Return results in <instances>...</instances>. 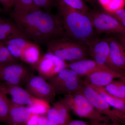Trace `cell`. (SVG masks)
Listing matches in <instances>:
<instances>
[{
  "label": "cell",
  "instance_id": "cell-34",
  "mask_svg": "<svg viewBox=\"0 0 125 125\" xmlns=\"http://www.w3.org/2000/svg\"><path fill=\"white\" fill-rule=\"evenodd\" d=\"M64 125H90L86 122L79 120H71Z\"/></svg>",
  "mask_w": 125,
  "mask_h": 125
},
{
  "label": "cell",
  "instance_id": "cell-15",
  "mask_svg": "<svg viewBox=\"0 0 125 125\" xmlns=\"http://www.w3.org/2000/svg\"><path fill=\"white\" fill-rule=\"evenodd\" d=\"M71 111L62 99L53 104L45 115L58 125H64L72 120Z\"/></svg>",
  "mask_w": 125,
  "mask_h": 125
},
{
  "label": "cell",
  "instance_id": "cell-13",
  "mask_svg": "<svg viewBox=\"0 0 125 125\" xmlns=\"http://www.w3.org/2000/svg\"><path fill=\"white\" fill-rule=\"evenodd\" d=\"M0 90L11 96V102L19 105H31L35 97L32 96L21 86L12 85L0 82Z\"/></svg>",
  "mask_w": 125,
  "mask_h": 125
},
{
  "label": "cell",
  "instance_id": "cell-33",
  "mask_svg": "<svg viewBox=\"0 0 125 125\" xmlns=\"http://www.w3.org/2000/svg\"><path fill=\"white\" fill-rule=\"evenodd\" d=\"M39 116L37 114H32L25 125H38V120Z\"/></svg>",
  "mask_w": 125,
  "mask_h": 125
},
{
  "label": "cell",
  "instance_id": "cell-11",
  "mask_svg": "<svg viewBox=\"0 0 125 125\" xmlns=\"http://www.w3.org/2000/svg\"><path fill=\"white\" fill-rule=\"evenodd\" d=\"M79 91L84 95L95 109L112 121V109L110 106L93 87L83 82Z\"/></svg>",
  "mask_w": 125,
  "mask_h": 125
},
{
  "label": "cell",
  "instance_id": "cell-35",
  "mask_svg": "<svg viewBox=\"0 0 125 125\" xmlns=\"http://www.w3.org/2000/svg\"><path fill=\"white\" fill-rule=\"evenodd\" d=\"M13 0H0V2L5 10H10L12 7Z\"/></svg>",
  "mask_w": 125,
  "mask_h": 125
},
{
  "label": "cell",
  "instance_id": "cell-37",
  "mask_svg": "<svg viewBox=\"0 0 125 125\" xmlns=\"http://www.w3.org/2000/svg\"><path fill=\"white\" fill-rule=\"evenodd\" d=\"M117 40L125 50V34L117 35Z\"/></svg>",
  "mask_w": 125,
  "mask_h": 125
},
{
  "label": "cell",
  "instance_id": "cell-16",
  "mask_svg": "<svg viewBox=\"0 0 125 125\" xmlns=\"http://www.w3.org/2000/svg\"><path fill=\"white\" fill-rule=\"evenodd\" d=\"M32 114L27 106L16 104L11 101L6 125H25Z\"/></svg>",
  "mask_w": 125,
  "mask_h": 125
},
{
  "label": "cell",
  "instance_id": "cell-25",
  "mask_svg": "<svg viewBox=\"0 0 125 125\" xmlns=\"http://www.w3.org/2000/svg\"><path fill=\"white\" fill-rule=\"evenodd\" d=\"M10 103L7 94L0 90V122L6 124Z\"/></svg>",
  "mask_w": 125,
  "mask_h": 125
},
{
  "label": "cell",
  "instance_id": "cell-18",
  "mask_svg": "<svg viewBox=\"0 0 125 125\" xmlns=\"http://www.w3.org/2000/svg\"><path fill=\"white\" fill-rule=\"evenodd\" d=\"M42 56L38 45L29 41L23 49L19 59L35 67Z\"/></svg>",
  "mask_w": 125,
  "mask_h": 125
},
{
  "label": "cell",
  "instance_id": "cell-19",
  "mask_svg": "<svg viewBox=\"0 0 125 125\" xmlns=\"http://www.w3.org/2000/svg\"><path fill=\"white\" fill-rule=\"evenodd\" d=\"M15 38L27 39L15 23L0 19V42Z\"/></svg>",
  "mask_w": 125,
  "mask_h": 125
},
{
  "label": "cell",
  "instance_id": "cell-36",
  "mask_svg": "<svg viewBox=\"0 0 125 125\" xmlns=\"http://www.w3.org/2000/svg\"><path fill=\"white\" fill-rule=\"evenodd\" d=\"M90 125H121L120 123L116 121L112 122V123L111 124H108L106 122H102L90 120Z\"/></svg>",
  "mask_w": 125,
  "mask_h": 125
},
{
  "label": "cell",
  "instance_id": "cell-20",
  "mask_svg": "<svg viewBox=\"0 0 125 125\" xmlns=\"http://www.w3.org/2000/svg\"><path fill=\"white\" fill-rule=\"evenodd\" d=\"M29 41L25 38H15L3 42L11 55L19 60L23 49Z\"/></svg>",
  "mask_w": 125,
  "mask_h": 125
},
{
  "label": "cell",
  "instance_id": "cell-21",
  "mask_svg": "<svg viewBox=\"0 0 125 125\" xmlns=\"http://www.w3.org/2000/svg\"><path fill=\"white\" fill-rule=\"evenodd\" d=\"M123 78L113 80L104 88L108 93L125 102V82Z\"/></svg>",
  "mask_w": 125,
  "mask_h": 125
},
{
  "label": "cell",
  "instance_id": "cell-30",
  "mask_svg": "<svg viewBox=\"0 0 125 125\" xmlns=\"http://www.w3.org/2000/svg\"><path fill=\"white\" fill-rule=\"evenodd\" d=\"M34 4L41 9L43 8L47 11H49L53 4L54 0H33Z\"/></svg>",
  "mask_w": 125,
  "mask_h": 125
},
{
  "label": "cell",
  "instance_id": "cell-9",
  "mask_svg": "<svg viewBox=\"0 0 125 125\" xmlns=\"http://www.w3.org/2000/svg\"><path fill=\"white\" fill-rule=\"evenodd\" d=\"M25 89L32 96L52 103L56 94L51 84L40 76H33L27 81Z\"/></svg>",
  "mask_w": 125,
  "mask_h": 125
},
{
  "label": "cell",
  "instance_id": "cell-3",
  "mask_svg": "<svg viewBox=\"0 0 125 125\" xmlns=\"http://www.w3.org/2000/svg\"><path fill=\"white\" fill-rule=\"evenodd\" d=\"M47 47L48 51L66 62L87 59L89 56L87 46L66 37L51 40Z\"/></svg>",
  "mask_w": 125,
  "mask_h": 125
},
{
  "label": "cell",
  "instance_id": "cell-5",
  "mask_svg": "<svg viewBox=\"0 0 125 125\" xmlns=\"http://www.w3.org/2000/svg\"><path fill=\"white\" fill-rule=\"evenodd\" d=\"M81 77L70 68L62 70L47 79L56 94H73L80 90L83 81Z\"/></svg>",
  "mask_w": 125,
  "mask_h": 125
},
{
  "label": "cell",
  "instance_id": "cell-7",
  "mask_svg": "<svg viewBox=\"0 0 125 125\" xmlns=\"http://www.w3.org/2000/svg\"><path fill=\"white\" fill-rule=\"evenodd\" d=\"M39 76L47 80L67 67V63L48 51L42 56L35 67Z\"/></svg>",
  "mask_w": 125,
  "mask_h": 125
},
{
  "label": "cell",
  "instance_id": "cell-23",
  "mask_svg": "<svg viewBox=\"0 0 125 125\" xmlns=\"http://www.w3.org/2000/svg\"><path fill=\"white\" fill-rule=\"evenodd\" d=\"M32 114L39 115H45L51 108L49 102L35 98L31 105L27 106Z\"/></svg>",
  "mask_w": 125,
  "mask_h": 125
},
{
  "label": "cell",
  "instance_id": "cell-2",
  "mask_svg": "<svg viewBox=\"0 0 125 125\" xmlns=\"http://www.w3.org/2000/svg\"><path fill=\"white\" fill-rule=\"evenodd\" d=\"M58 9L62 17L65 35L87 46L94 38L95 31L88 13L70 7L61 0Z\"/></svg>",
  "mask_w": 125,
  "mask_h": 125
},
{
  "label": "cell",
  "instance_id": "cell-31",
  "mask_svg": "<svg viewBox=\"0 0 125 125\" xmlns=\"http://www.w3.org/2000/svg\"><path fill=\"white\" fill-rule=\"evenodd\" d=\"M105 12L112 16L119 21L125 20V9H121L114 12H106L105 11Z\"/></svg>",
  "mask_w": 125,
  "mask_h": 125
},
{
  "label": "cell",
  "instance_id": "cell-22",
  "mask_svg": "<svg viewBox=\"0 0 125 125\" xmlns=\"http://www.w3.org/2000/svg\"><path fill=\"white\" fill-rule=\"evenodd\" d=\"M91 86L98 92L110 106L112 107L114 109L118 110H123L125 109V102L108 93L105 90L104 87Z\"/></svg>",
  "mask_w": 125,
  "mask_h": 125
},
{
  "label": "cell",
  "instance_id": "cell-40",
  "mask_svg": "<svg viewBox=\"0 0 125 125\" xmlns=\"http://www.w3.org/2000/svg\"><path fill=\"white\" fill-rule=\"evenodd\" d=\"M123 80H124V81H125V77H123Z\"/></svg>",
  "mask_w": 125,
  "mask_h": 125
},
{
  "label": "cell",
  "instance_id": "cell-39",
  "mask_svg": "<svg viewBox=\"0 0 125 125\" xmlns=\"http://www.w3.org/2000/svg\"><path fill=\"white\" fill-rule=\"evenodd\" d=\"M119 22L123 25V27H125V20L120 21H119Z\"/></svg>",
  "mask_w": 125,
  "mask_h": 125
},
{
  "label": "cell",
  "instance_id": "cell-10",
  "mask_svg": "<svg viewBox=\"0 0 125 125\" xmlns=\"http://www.w3.org/2000/svg\"><path fill=\"white\" fill-rule=\"evenodd\" d=\"M87 47L89 55L93 60L115 71L110 61V47L106 39H94L87 44Z\"/></svg>",
  "mask_w": 125,
  "mask_h": 125
},
{
  "label": "cell",
  "instance_id": "cell-14",
  "mask_svg": "<svg viewBox=\"0 0 125 125\" xmlns=\"http://www.w3.org/2000/svg\"><path fill=\"white\" fill-rule=\"evenodd\" d=\"M110 47V59L115 71L125 75V50L118 40L106 39Z\"/></svg>",
  "mask_w": 125,
  "mask_h": 125
},
{
  "label": "cell",
  "instance_id": "cell-12",
  "mask_svg": "<svg viewBox=\"0 0 125 125\" xmlns=\"http://www.w3.org/2000/svg\"><path fill=\"white\" fill-rule=\"evenodd\" d=\"M125 75L110 69L97 71L85 76L84 83L92 86L105 87L115 79H121Z\"/></svg>",
  "mask_w": 125,
  "mask_h": 125
},
{
  "label": "cell",
  "instance_id": "cell-38",
  "mask_svg": "<svg viewBox=\"0 0 125 125\" xmlns=\"http://www.w3.org/2000/svg\"><path fill=\"white\" fill-rule=\"evenodd\" d=\"M84 1L92 4H95L98 2L97 0H83Z\"/></svg>",
  "mask_w": 125,
  "mask_h": 125
},
{
  "label": "cell",
  "instance_id": "cell-27",
  "mask_svg": "<svg viewBox=\"0 0 125 125\" xmlns=\"http://www.w3.org/2000/svg\"><path fill=\"white\" fill-rule=\"evenodd\" d=\"M105 12H114L124 9L125 0H97Z\"/></svg>",
  "mask_w": 125,
  "mask_h": 125
},
{
  "label": "cell",
  "instance_id": "cell-24",
  "mask_svg": "<svg viewBox=\"0 0 125 125\" xmlns=\"http://www.w3.org/2000/svg\"><path fill=\"white\" fill-rule=\"evenodd\" d=\"M12 7L15 11L28 12L41 9L33 0H13Z\"/></svg>",
  "mask_w": 125,
  "mask_h": 125
},
{
  "label": "cell",
  "instance_id": "cell-29",
  "mask_svg": "<svg viewBox=\"0 0 125 125\" xmlns=\"http://www.w3.org/2000/svg\"><path fill=\"white\" fill-rule=\"evenodd\" d=\"M112 122L116 121L121 125H125V109L123 110L112 109Z\"/></svg>",
  "mask_w": 125,
  "mask_h": 125
},
{
  "label": "cell",
  "instance_id": "cell-6",
  "mask_svg": "<svg viewBox=\"0 0 125 125\" xmlns=\"http://www.w3.org/2000/svg\"><path fill=\"white\" fill-rule=\"evenodd\" d=\"M94 30L99 33L125 34V28L115 18L106 12H89Z\"/></svg>",
  "mask_w": 125,
  "mask_h": 125
},
{
  "label": "cell",
  "instance_id": "cell-17",
  "mask_svg": "<svg viewBox=\"0 0 125 125\" xmlns=\"http://www.w3.org/2000/svg\"><path fill=\"white\" fill-rule=\"evenodd\" d=\"M67 67L80 76L85 77L94 72L110 69L105 66L99 64L93 60L87 59L69 62L67 63Z\"/></svg>",
  "mask_w": 125,
  "mask_h": 125
},
{
  "label": "cell",
  "instance_id": "cell-26",
  "mask_svg": "<svg viewBox=\"0 0 125 125\" xmlns=\"http://www.w3.org/2000/svg\"><path fill=\"white\" fill-rule=\"evenodd\" d=\"M18 59L11 55L3 42H0V66L18 63Z\"/></svg>",
  "mask_w": 125,
  "mask_h": 125
},
{
  "label": "cell",
  "instance_id": "cell-28",
  "mask_svg": "<svg viewBox=\"0 0 125 125\" xmlns=\"http://www.w3.org/2000/svg\"><path fill=\"white\" fill-rule=\"evenodd\" d=\"M70 7L78 10L88 13L89 9L83 0H61Z\"/></svg>",
  "mask_w": 125,
  "mask_h": 125
},
{
  "label": "cell",
  "instance_id": "cell-41",
  "mask_svg": "<svg viewBox=\"0 0 125 125\" xmlns=\"http://www.w3.org/2000/svg\"></svg>",
  "mask_w": 125,
  "mask_h": 125
},
{
  "label": "cell",
  "instance_id": "cell-32",
  "mask_svg": "<svg viewBox=\"0 0 125 125\" xmlns=\"http://www.w3.org/2000/svg\"><path fill=\"white\" fill-rule=\"evenodd\" d=\"M38 125H58L50 120L46 115L39 116Z\"/></svg>",
  "mask_w": 125,
  "mask_h": 125
},
{
  "label": "cell",
  "instance_id": "cell-1",
  "mask_svg": "<svg viewBox=\"0 0 125 125\" xmlns=\"http://www.w3.org/2000/svg\"><path fill=\"white\" fill-rule=\"evenodd\" d=\"M15 23L27 39L39 43H47L65 35L64 28L56 16L41 9L31 11H13Z\"/></svg>",
  "mask_w": 125,
  "mask_h": 125
},
{
  "label": "cell",
  "instance_id": "cell-4",
  "mask_svg": "<svg viewBox=\"0 0 125 125\" xmlns=\"http://www.w3.org/2000/svg\"><path fill=\"white\" fill-rule=\"evenodd\" d=\"M62 99L67 104L71 111L80 118L106 123L110 120L95 109L80 91L73 94L65 95Z\"/></svg>",
  "mask_w": 125,
  "mask_h": 125
},
{
  "label": "cell",
  "instance_id": "cell-8",
  "mask_svg": "<svg viewBox=\"0 0 125 125\" xmlns=\"http://www.w3.org/2000/svg\"><path fill=\"white\" fill-rule=\"evenodd\" d=\"M29 77L27 67L18 62L0 67V82L21 86Z\"/></svg>",
  "mask_w": 125,
  "mask_h": 125
}]
</instances>
